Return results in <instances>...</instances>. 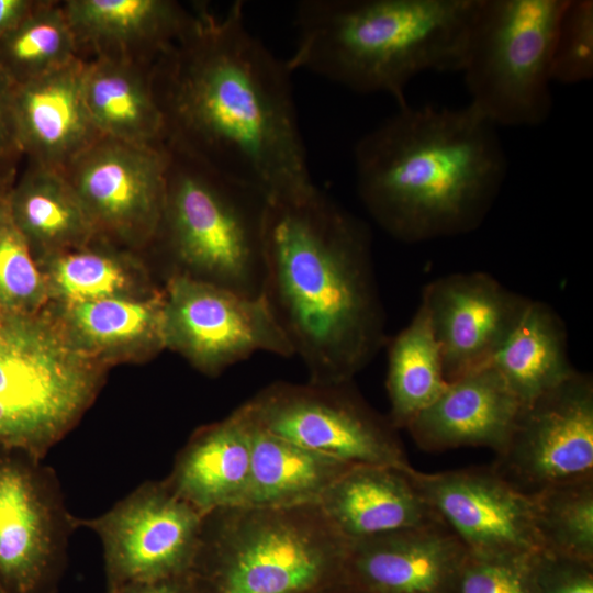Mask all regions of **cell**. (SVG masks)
Segmentation results:
<instances>
[{"mask_svg":"<svg viewBox=\"0 0 593 593\" xmlns=\"http://www.w3.org/2000/svg\"><path fill=\"white\" fill-rule=\"evenodd\" d=\"M23 156L14 115V82L0 68V189L9 191Z\"/></svg>","mask_w":593,"mask_h":593,"instance_id":"36","label":"cell"},{"mask_svg":"<svg viewBox=\"0 0 593 593\" xmlns=\"http://www.w3.org/2000/svg\"><path fill=\"white\" fill-rule=\"evenodd\" d=\"M247 418L251 452L249 488L244 505L295 507L320 504L332 484L353 467L275 436Z\"/></svg>","mask_w":593,"mask_h":593,"instance_id":"26","label":"cell"},{"mask_svg":"<svg viewBox=\"0 0 593 593\" xmlns=\"http://www.w3.org/2000/svg\"><path fill=\"white\" fill-rule=\"evenodd\" d=\"M315 593H367L361 588L345 579Z\"/></svg>","mask_w":593,"mask_h":593,"instance_id":"39","label":"cell"},{"mask_svg":"<svg viewBox=\"0 0 593 593\" xmlns=\"http://www.w3.org/2000/svg\"><path fill=\"white\" fill-rule=\"evenodd\" d=\"M240 406L259 428L346 465L412 467L398 429L353 381H278Z\"/></svg>","mask_w":593,"mask_h":593,"instance_id":"9","label":"cell"},{"mask_svg":"<svg viewBox=\"0 0 593 593\" xmlns=\"http://www.w3.org/2000/svg\"><path fill=\"white\" fill-rule=\"evenodd\" d=\"M527 301L481 271L446 275L425 286L419 304L440 347L447 382L490 362Z\"/></svg>","mask_w":593,"mask_h":593,"instance_id":"16","label":"cell"},{"mask_svg":"<svg viewBox=\"0 0 593 593\" xmlns=\"http://www.w3.org/2000/svg\"><path fill=\"white\" fill-rule=\"evenodd\" d=\"M564 0H480L461 72L469 104L496 126H537L552 110L551 52Z\"/></svg>","mask_w":593,"mask_h":593,"instance_id":"8","label":"cell"},{"mask_svg":"<svg viewBox=\"0 0 593 593\" xmlns=\"http://www.w3.org/2000/svg\"><path fill=\"white\" fill-rule=\"evenodd\" d=\"M169 150L166 205L157 237L164 238L174 259L170 276L260 295L267 199L180 149Z\"/></svg>","mask_w":593,"mask_h":593,"instance_id":"6","label":"cell"},{"mask_svg":"<svg viewBox=\"0 0 593 593\" xmlns=\"http://www.w3.org/2000/svg\"><path fill=\"white\" fill-rule=\"evenodd\" d=\"M468 555L438 523L351 541L346 575L367 593H457Z\"/></svg>","mask_w":593,"mask_h":593,"instance_id":"17","label":"cell"},{"mask_svg":"<svg viewBox=\"0 0 593 593\" xmlns=\"http://www.w3.org/2000/svg\"><path fill=\"white\" fill-rule=\"evenodd\" d=\"M34 0H0V41L34 9Z\"/></svg>","mask_w":593,"mask_h":593,"instance_id":"38","label":"cell"},{"mask_svg":"<svg viewBox=\"0 0 593 593\" xmlns=\"http://www.w3.org/2000/svg\"><path fill=\"white\" fill-rule=\"evenodd\" d=\"M53 316L74 348L103 366L166 348L164 291L58 305Z\"/></svg>","mask_w":593,"mask_h":593,"instance_id":"22","label":"cell"},{"mask_svg":"<svg viewBox=\"0 0 593 593\" xmlns=\"http://www.w3.org/2000/svg\"><path fill=\"white\" fill-rule=\"evenodd\" d=\"M266 296L309 381H353L387 344L371 234L315 184L267 200Z\"/></svg>","mask_w":593,"mask_h":593,"instance_id":"2","label":"cell"},{"mask_svg":"<svg viewBox=\"0 0 593 593\" xmlns=\"http://www.w3.org/2000/svg\"><path fill=\"white\" fill-rule=\"evenodd\" d=\"M480 0H302L287 64L358 93L407 104L425 71H461Z\"/></svg>","mask_w":593,"mask_h":593,"instance_id":"4","label":"cell"},{"mask_svg":"<svg viewBox=\"0 0 593 593\" xmlns=\"http://www.w3.org/2000/svg\"><path fill=\"white\" fill-rule=\"evenodd\" d=\"M83 97L102 137L136 145H161L165 116L145 75L124 56L99 55L85 63Z\"/></svg>","mask_w":593,"mask_h":593,"instance_id":"23","label":"cell"},{"mask_svg":"<svg viewBox=\"0 0 593 593\" xmlns=\"http://www.w3.org/2000/svg\"><path fill=\"white\" fill-rule=\"evenodd\" d=\"M3 315H4V314L0 312V320L2 318Z\"/></svg>","mask_w":593,"mask_h":593,"instance_id":"41","label":"cell"},{"mask_svg":"<svg viewBox=\"0 0 593 593\" xmlns=\"http://www.w3.org/2000/svg\"><path fill=\"white\" fill-rule=\"evenodd\" d=\"M350 542L316 505L204 515L190 570L201 593H315L347 579Z\"/></svg>","mask_w":593,"mask_h":593,"instance_id":"5","label":"cell"},{"mask_svg":"<svg viewBox=\"0 0 593 593\" xmlns=\"http://www.w3.org/2000/svg\"><path fill=\"white\" fill-rule=\"evenodd\" d=\"M522 406L500 373L486 365L448 382L405 429L426 451L483 447L497 455L507 445Z\"/></svg>","mask_w":593,"mask_h":593,"instance_id":"18","label":"cell"},{"mask_svg":"<svg viewBox=\"0 0 593 593\" xmlns=\"http://www.w3.org/2000/svg\"><path fill=\"white\" fill-rule=\"evenodd\" d=\"M411 478L469 553L506 557L541 549L530 496L492 466L434 473L413 468Z\"/></svg>","mask_w":593,"mask_h":593,"instance_id":"15","label":"cell"},{"mask_svg":"<svg viewBox=\"0 0 593 593\" xmlns=\"http://www.w3.org/2000/svg\"><path fill=\"white\" fill-rule=\"evenodd\" d=\"M107 593H201L191 572L108 589Z\"/></svg>","mask_w":593,"mask_h":593,"instance_id":"37","label":"cell"},{"mask_svg":"<svg viewBox=\"0 0 593 593\" xmlns=\"http://www.w3.org/2000/svg\"><path fill=\"white\" fill-rule=\"evenodd\" d=\"M63 7L78 45H94L102 54L136 45L165 54L195 19L168 0H68Z\"/></svg>","mask_w":593,"mask_h":593,"instance_id":"25","label":"cell"},{"mask_svg":"<svg viewBox=\"0 0 593 593\" xmlns=\"http://www.w3.org/2000/svg\"><path fill=\"white\" fill-rule=\"evenodd\" d=\"M496 127L471 104L399 108L355 145L357 191L366 210L403 243L474 231L506 176Z\"/></svg>","mask_w":593,"mask_h":593,"instance_id":"3","label":"cell"},{"mask_svg":"<svg viewBox=\"0 0 593 593\" xmlns=\"http://www.w3.org/2000/svg\"><path fill=\"white\" fill-rule=\"evenodd\" d=\"M412 469L351 467L332 484L318 505L349 542L443 523L414 484Z\"/></svg>","mask_w":593,"mask_h":593,"instance_id":"20","label":"cell"},{"mask_svg":"<svg viewBox=\"0 0 593 593\" xmlns=\"http://www.w3.org/2000/svg\"><path fill=\"white\" fill-rule=\"evenodd\" d=\"M250 425L238 406L227 417L197 429L165 479L203 514L244 505L250 480Z\"/></svg>","mask_w":593,"mask_h":593,"instance_id":"21","label":"cell"},{"mask_svg":"<svg viewBox=\"0 0 593 593\" xmlns=\"http://www.w3.org/2000/svg\"><path fill=\"white\" fill-rule=\"evenodd\" d=\"M79 57L35 79L14 83V115L23 156L63 171L100 137L88 113Z\"/></svg>","mask_w":593,"mask_h":593,"instance_id":"19","label":"cell"},{"mask_svg":"<svg viewBox=\"0 0 593 593\" xmlns=\"http://www.w3.org/2000/svg\"><path fill=\"white\" fill-rule=\"evenodd\" d=\"M165 57L156 94L171 147L267 200L314 186L292 71L250 32L242 1L197 15Z\"/></svg>","mask_w":593,"mask_h":593,"instance_id":"1","label":"cell"},{"mask_svg":"<svg viewBox=\"0 0 593 593\" xmlns=\"http://www.w3.org/2000/svg\"><path fill=\"white\" fill-rule=\"evenodd\" d=\"M529 496L541 549L593 562V477Z\"/></svg>","mask_w":593,"mask_h":593,"instance_id":"31","label":"cell"},{"mask_svg":"<svg viewBox=\"0 0 593 593\" xmlns=\"http://www.w3.org/2000/svg\"><path fill=\"white\" fill-rule=\"evenodd\" d=\"M532 557L533 553L506 557L469 553L459 574L457 593H537Z\"/></svg>","mask_w":593,"mask_h":593,"instance_id":"34","label":"cell"},{"mask_svg":"<svg viewBox=\"0 0 593 593\" xmlns=\"http://www.w3.org/2000/svg\"><path fill=\"white\" fill-rule=\"evenodd\" d=\"M77 528L43 458L0 446V593H56Z\"/></svg>","mask_w":593,"mask_h":593,"instance_id":"10","label":"cell"},{"mask_svg":"<svg viewBox=\"0 0 593 593\" xmlns=\"http://www.w3.org/2000/svg\"><path fill=\"white\" fill-rule=\"evenodd\" d=\"M537 593H593V562L549 550L533 553Z\"/></svg>","mask_w":593,"mask_h":593,"instance_id":"35","label":"cell"},{"mask_svg":"<svg viewBox=\"0 0 593 593\" xmlns=\"http://www.w3.org/2000/svg\"><path fill=\"white\" fill-rule=\"evenodd\" d=\"M204 515L164 479L142 483L97 517H77V525L99 537L111 589L189 572Z\"/></svg>","mask_w":593,"mask_h":593,"instance_id":"12","label":"cell"},{"mask_svg":"<svg viewBox=\"0 0 593 593\" xmlns=\"http://www.w3.org/2000/svg\"><path fill=\"white\" fill-rule=\"evenodd\" d=\"M104 366L79 353L46 310L0 320V446L44 458L99 393Z\"/></svg>","mask_w":593,"mask_h":593,"instance_id":"7","label":"cell"},{"mask_svg":"<svg viewBox=\"0 0 593 593\" xmlns=\"http://www.w3.org/2000/svg\"><path fill=\"white\" fill-rule=\"evenodd\" d=\"M48 302L44 272L9 213L0 226V312L33 315Z\"/></svg>","mask_w":593,"mask_h":593,"instance_id":"32","label":"cell"},{"mask_svg":"<svg viewBox=\"0 0 593 593\" xmlns=\"http://www.w3.org/2000/svg\"><path fill=\"white\" fill-rule=\"evenodd\" d=\"M91 244V243H90ZM90 244L44 258L49 301L68 305L147 293L145 272L133 259Z\"/></svg>","mask_w":593,"mask_h":593,"instance_id":"29","label":"cell"},{"mask_svg":"<svg viewBox=\"0 0 593 593\" xmlns=\"http://www.w3.org/2000/svg\"><path fill=\"white\" fill-rule=\"evenodd\" d=\"M440 347L419 304L410 323L388 345L389 419L399 430L445 390Z\"/></svg>","mask_w":593,"mask_h":593,"instance_id":"28","label":"cell"},{"mask_svg":"<svg viewBox=\"0 0 593 593\" xmlns=\"http://www.w3.org/2000/svg\"><path fill=\"white\" fill-rule=\"evenodd\" d=\"M522 404L567 380L575 369L568 356L564 323L547 303L528 299L490 359Z\"/></svg>","mask_w":593,"mask_h":593,"instance_id":"27","label":"cell"},{"mask_svg":"<svg viewBox=\"0 0 593 593\" xmlns=\"http://www.w3.org/2000/svg\"><path fill=\"white\" fill-rule=\"evenodd\" d=\"M493 469L534 495L552 485L593 477V380L574 371L523 404Z\"/></svg>","mask_w":593,"mask_h":593,"instance_id":"14","label":"cell"},{"mask_svg":"<svg viewBox=\"0 0 593 593\" xmlns=\"http://www.w3.org/2000/svg\"><path fill=\"white\" fill-rule=\"evenodd\" d=\"M12 223L40 262L86 246L98 236L63 172L32 165L8 193Z\"/></svg>","mask_w":593,"mask_h":593,"instance_id":"24","label":"cell"},{"mask_svg":"<svg viewBox=\"0 0 593 593\" xmlns=\"http://www.w3.org/2000/svg\"><path fill=\"white\" fill-rule=\"evenodd\" d=\"M9 191H4L0 189V226L9 215V205H8Z\"/></svg>","mask_w":593,"mask_h":593,"instance_id":"40","label":"cell"},{"mask_svg":"<svg viewBox=\"0 0 593 593\" xmlns=\"http://www.w3.org/2000/svg\"><path fill=\"white\" fill-rule=\"evenodd\" d=\"M166 348L215 377L260 351L284 358L292 346L266 296H247L182 275L164 289Z\"/></svg>","mask_w":593,"mask_h":593,"instance_id":"11","label":"cell"},{"mask_svg":"<svg viewBox=\"0 0 593 593\" xmlns=\"http://www.w3.org/2000/svg\"><path fill=\"white\" fill-rule=\"evenodd\" d=\"M552 81L574 85L593 77V1L564 0L551 52Z\"/></svg>","mask_w":593,"mask_h":593,"instance_id":"33","label":"cell"},{"mask_svg":"<svg viewBox=\"0 0 593 593\" xmlns=\"http://www.w3.org/2000/svg\"><path fill=\"white\" fill-rule=\"evenodd\" d=\"M78 46L63 4L37 1L0 41V68L22 83L69 64L78 57Z\"/></svg>","mask_w":593,"mask_h":593,"instance_id":"30","label":"cell"},{"mask_svg":"<svg viewBox=\"0 0 593 593\" xmlns=\"http://www.w3.org/2000/svg\"><path fill=\"white\" fill-rule=\"evenodd\" d=\"M170 150L100 137L61 172L98 236L142 246L157 238L166 205Z\"/></svg>","mask_w":593,"mask_h":593,"instance_id":"13","label":"cell"}]
</instances>
